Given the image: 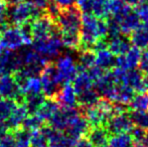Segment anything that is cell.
Returning <instances> with one entry per match:
<instances>
[{"label": "cell", "mask_w": 148, "mask_h": 147, "mask_svg": "<svg viewBox=\"0 0 148 147\" xmlns=\"http://www.w3.org/2000/svg\"><path fill=\"white\" fill-rule=\"evenodd\" d=\"M15 147H30L31 132L24 128L20 127L19 129L15 130L13 133Z\"/></svg>", "instance_id": "1f68e13d"}, {"label": "cell", "mask_w": 148, "mask_h": 147, "mask_svg": "<svg viewBox=\"0 0 148 147\" xmlns=\"http://www.w3.org/2000/svg\"><path fill=\"white\" fill-rule=\"evenodd\" d=\"M16 106L17 103L14 100L0 98V122L6 121Z\"/></svg>", "instance_id": "d6a6232c"}, {"label": "cell", "mask_w": 148, "mask_h": 147, "mask_svg": "<svg viewBox=\"0 0 148 147\" xmlns=\"http://www.w3.org/2000/svg\"><path fill=\"white\" fill-rule=\"evenodd\" d=\"M86 138L94 147H105L109 141L110 134L105 126H95L90 127Z\"/></svg>", "instance_id": "2e32d148"}, {"label": "cell", "mask_w": 148, "mask_h": 147, "mask_svg": "<svg viewBox=\"0 0 148 147\" xmlns=\"http://www.w3.org/2000/svg\"><path fill=\"white\" fill-rule=\"evenodd\" d=\"M28 110L27 107L25 106L24 103L22 104H17V106L15 107V109L11 113V115L9 116L7 120H6V126L8 129L15 131V130L19 129L21 127L22 123L25 120V118L28 116Z\"/></svg>", "instance_id": "e0dca14e"}, {"label": "cell", "mask_w": 148, "mask_h": 147, "mask_svg": "<svg viewBox=\"0 0 148 147\" xmlns=\"http://www.w3.org/2000/svg\"><path fill=\"white\" fill-rule=\"evenodd\" d=\"M0 97L14 100L17 104L24 103V96L12 74L0 75Z\"/></svg>", "instance_id": "52a82bcc"}, {"label": "cell", "mask_w": 148, "mask_h": 147, "mask_svg": "<svg viewBox=\"0 0 148 147\" xmlns=\"http://www.w3.org/2000/svg\"><path fill=\"white\" fill-rule=\"evenodd\" d=\"M135 96V91L132 88L125 84H118L117 90H116L115 99L114 102L119 103V104L127 105L131 102Z\"/></svg>", "instance_id": "d4e9b609"}, {"label": "cell", "mask_w": 148, "mask_h": 147, "mask_svg": "<svg viewBox=\"0 0 148 147\" xmlns=\"http://www.w3.org/2000/svg\"><path fill=\"white\" fill-rule=\"evenodd\" d=\"M7 130H8V128H7V126H6V124L4 123V122H0V139L7 133Z\"/></svg>", "instance_id": "bcb514c9"}, {"label": "cell", "mask_w": 148, "mask_h": 147, "mask_svg": "<svg viewBox=\"0 0 148 147\" xmlns=\"http://www.w3.org/2000/svg\"><path fill=\"white\" fill-rule=\"evenodd\" d=\"M105 147H133V139L128 133L112 135Z\"/></svg>", "instance_id": "4316f807"}, {"label": "cell", "mask_w": 148, "mask_h": 147, "mask_svg": "<svg viewBox=\"0 0 148 147\" xmlns=\"http://www.w3.org/2000/svg\"><path fill=\"white\" fill-rule=\"evenodd\" d=\"M77 6L81 12L86 13V12H91L92 10V0H76Z\"/></svg>", "instance_id": "b9f144b4"}, {"label": "cell", "mask_w": 148, "mask_h": 147, "mask_svg": "<svg viewBox=\"0 0 148 147\" xmlns=\"http://www.w3.org/2000/svg\"><path fill=\"white\" fill-rule=\"evenodd\" d=\"M55 66L62 81V84H68L73 82V80L79 73L78 65L75 62L74 57L70 55H64L58 57Z\"/></svg>", "instance_id": "9c48e42d"}, {"label": "cell", "mask_w": 148, "mask_h": 147, "mask_svg": "<svg viewBox=\"0 0 148 147\" xmlns=\"http://www.w3.org/2000/svg\"><path fill=\"white\" fill-rule=\"evenodd\" d=\"M8 20V5L5 0H0V26L7 25Z\"/></svg>", "instance_id": "f35d334b"}, {"label": "cell", "mask_w": 148, "mask_h": 147, "mask_svg": "<svg viewBox=\"0 0 148 147\" xmlns=\"http://www.w3.org/2000/svg\"><path fill=\"white\" fill-rule=\"evenodd\" d=\"M108 41V49L116 57L123 55L132 47L130 37L125 34H120L118 36L112 37L107 39Z\"/></svg>", "instance_id": "5bb4252c"}, {"label": "cell", "mask_w": 148, "mask_h": 147, "mask_svg": "<svg viewBox=\"0 0 148 147\" xmlns=\"http://www.w3.org/2000/svg\"><path fill=\"white\" fill-rule=\"evenodd\" d=\"M139 70L142 72L143 74L148 73V47L144 49L142 53H141V59L140 63H139Z\"/></svg>", "instance_id": "60d3db41"}, {"label": "cell", "mask_w": 148, "mask_h": 147, "mask_svg": "<svg viewBox=\"0 0 148 147\" xmlns=\"http://www.w3.org/2000/svg\"><path fill=\"white\" fill-rule=\"evenodd\" d=\"M100 100V95L95 90V88L90 89L88 91L81 93L78 95V105L82 108H88V107L95 106Z\"/></svg>", "instance_id": "484cf974"}, {"label": "cell", "mask_w": 148, "mask_h": 147, "mask_svg": "<svg viewBox=\"0 0 148 147\" xmlns=\"http://www.w3.org/2000/svg\"><path fill=\"white\" fill-rule=\"evenodd\" d=\"M129 110L148 111V93H140L134 96L129 103Z\"/></svg>", "instance_id": "4dcf8cb0"}, {"label": "cell", "mask_w": 148, "mask_h": 147, "mask_svg": "<svg viewBox=\"0 0 148 147\" xmlns=\"http://www.w3.org/2000/svg\"><path fill=\"white\" fill-rule=\"evenodd\" d=\"M144 78H145V82H146V84L148 86V73H146V75L144 76Z\"/></svg>", "instance_id": "c3c4849f"}, {"label": "cell", "mask_w": 148, "mask_h": 147, "mask_svg": "<svg viewBox=\"0 0 148 147\" xmlns=\"http://www.w3.org/2000/svg\"><path fill=\"white\" fill-rule=\"evenodd\" d=\"M45 95L42 93L34 95H28L24 97V104L27 107V110L29 114H35V112L38 110V108L45 102Z\"/></svg>", "instance_id": "f1b7e54d"}, {"label": "cell", "mask_w": 148, "mask_h": 147, "mask_svg": "<svg viewBox=\"0 0 148 147\" xmlns=\"http://www.w3.org/2000/svg\"><path fill=\"white\" fill-rule=\"evenodd\" d=\"M56 34H60L59 27L55 19L47 14H43L31 21V34L33 40L47 38Z\"/></svg>", "instance_id": "8992f818"}, {"label": "cell", "mask_w": 148, "mask_h": 147, "mask_svg": "<svg viewBox=\"0 0 148 147\" xmlns=\"http://www.w3.org/2000/svg\"><path fill=\"white\" fill-rule=\"evenodd\" d=\"M131 42L139 49H145L148 47V23H141L132 34H130Z\"/></svg>", "instance_id": "ffe728a7"}, {"label": "cell", "mask_w": 148, "mask_h": 147, "mask_svg": "<svg viewBox=\"0 0 148 147\" xmlns=\"http://www.w3.org/2000/svg\"><path fill=\"white\" fill-rule=\"evenodd\" d=\"M0 43L3 49L10 51H17L26 45L20 27L18 26H8L6 25L2 29L0 36Z\"/></svg>", "instance_id": "ba28073f"}, {"label": "cell", "mask_w": 148, "mask_h": 147, "mask_svg": "<svg viewBox=\"0 0 148 147\" xmlns=\"http://www.w3.org/2000/svg\"><path fill=\"white\" fill-rule=\"evenodd\" d=\"M62 46L64 44L60 34H53L47 38L32 41V49L47 62L59 57Z\"/></svg>", "instance_id": "277c9868"}, {"label": "cell", "mask_w": 148, "mask_h": 147, "mask_svg": "<svg viewBox=\"0 0 148 147\" xmlns=\"http://www.w3.org/2000/svg\"><path fill=\"white\" fill-rule=\"evenodd\" d=\"M0 147H15L14 141V135L12 133H6L3 137L0 139Z\"/></svg>", "instance_id": "ab89813d"}, {"label": "cell", "mask_w": 148, "mask_h": 147, "mask_svg": "<svg viewBox=\"0 0 148 147\" xmlns=\"http://www.w3.org/2000/svg\"><path fill=\"white\" fill-rule=\"evenodd\" d=\"M20 90L23 96L28 95L40 94L42 93V86H41V81L38 78V76H31L24 79L19 84Z\"/></svg>", "instance_id": "44dd1931"}, {"label": "cell", "mask_w": 148, "mask_h": 147, "mask_svg": "<svg viewBox=\"0 0 148 147\" xmlns=\"http://www.w3.org/2000/svg\"><path fill=\"white\" fill-rule=\"evenodd\" d=\"M141 51L136 46H132L125 55L116 57V67L125 71L136 69L141 59Z\"/></svg>", "instance_id": "4fadbf2b"}, {"label": "cell", "mask_w": 148, "mask_h": 147, "mask_svg": "<svg viewBox=\"0 0 148 147\" xmlns=\"http://www.w3.org/2000/svg\"><path fill=\"white\" fill-rule=\"evenodd\" d=\"M140 24H141L140 18L136 14V12L133 11V10L119 21L121 34H125V36L131 34Z\"/></svg>", "instance_id": "603a6c76"}, {"label": "cell", "mask_w": 148, "mask_h": 147, "mask_svg": "<svg viewBox=\"0 0 148 147\" xmlns=\"http://www.w3.org/2000/svg\"><path fill=\"white\" fill-rule=\"evenodd\" d=\"M23 1L27 2V3L31 4V5L35 6L37 8H40V9H45L49 4V2L51 0H23Z\"/></svg>", "instance_id": "7bdbcfd3"}, {"label": "cell", "mask_w": 148, "mask_h": 147, "mask_svg": "<svg viewBox=\"0 0 148 147\" xmlns=\"http://www.w3.org/2000/svg\"><path fill=\"white\" fill-rule=\"evenodd\" d=\"M31 147H47L49 144L45 133L42 132L41 128L39 130L31 132V140H30Z\"/></svg>", "instance_id": "d590c367"}, {"label": "cell", "mask_w": 148, "mask_h": 147, "mask_svg": "<svg viewBox=\"0 0 148 147\" xmlns=\"http://www.w3.org/2000/svg\"><path fill=\"white\" fill-rule=\"evenodd\" d=\"M146 130L143 128L137 127V126H134L130 131V135L132 137L134 144H142L144 142L145 137H146Z\"/></svg>", "instance_id": "8d00e7d4"}, {"label": "cell", "mask_w": 148, "mask_h": 147, "mask_svg": "<svg viewBox=\"0 0 148 147\" xmlns=\"http://www.w3.org/2000/svg\"><path fill=\"white\" fill-rule=\"evenodd\" d=\"M133 127H134V124L130 118L129 111L126 113L112 116L105 124V128L110 135L127 133V132H130Z\"/></svg>", "instance_id": "8fae6325"}, {"label": "cell", "mask_w": 148, "mask_h": 147, "mask_svg": "<svg viewBox=\"0 0 148 147\" xmlns=\"http://www.w3.org/2000/svg\"><path fill=\"white\" fill-rule=\"evenodd\" d=\"M93 13L98 18H108L109 14V7H108V0H92V10Z\"/></svg>", "instance_id": "f546056e"}, {"label": "cell", "mask_w": 148, "mask_h": 147, "mask_svg": "<svg viewBox=\"0 0 148 147\" xmlns=\"http://www.w3.org/2000/svg\"><path fill=\"white\" fill-rule=\"evenodd\" d=\"M96 55L93 51H81L80 57H79L78 72L87 71L90 68L95 66Z\"/></svg>", "instance_id": "83f0119b"}, {"label": "cell", "mask_w": 148, "mask_h": 147, "mask_svg": "<svg viewBox=\"0 0 148 147\" xmlns=\"http://www.w3.org/2000/svg\"><path fill=\"white\" fill-rule=\"evenodd\" d=\"M60 9H66V8L72 7L76 3V0H53Z\"/></svg>", "instance_id": "ee69618b"}, {"label": "cell", "mask_w": 148, "mask_h": 147, "mask_svg": "<svg viewBox=\"0 0 148 147\" xmlns=\"http://www.w3.org/2000/svg\"><path fill=\"white\" fill-rule=\"evenodd\" d=\"M95 66L103 71H111L116 67V55H113L108 49H104L95 53Z\"/></svg>", "instance_id": "d6986e66"}, {"label": "cell", "mask_w": 148, "mask_h": 147, "mask_svg": "<svg viewBox=\"0 0 148 147\" xmlns=\"http://www.w3.org/2000/svg\"><path fill=\"white\" fill-rule=\"evenodd\" d=\"M42 9L31 5L27 2H19L15 5L8 6V20L12 24L18 26L30 22L43 15Z\"/></svg>", "instance_id": "3957f363"}, {"label": "cell", "mask_w": 148, "mask_h": 147, "mask_svg": "<svg viewBox=\"0 0 148 147\" xmlns=\"http://www.w3.org/2000/svg\"><path fill=\"white\" fill-rule=\"evenodd\" d=\"M47 147H66V146H64L60 143H53V144H49V145H47Z\"/></svg>", "instance_id": "7dc6e473"}, {"label": "cell", "mask_w": 148, "mask_h": 147, "mask_svg": "<svg viewBox=\"0 0 148 147\" xmlns=\"http://www.w3.org/2000/svg\"><path fill=\"white\" fill-rule=\"evenodd\" d=\"M101 38L99 32V18L91 12L82 14L81 26V43L79 51H93V46Z\"/></svg>", "instance_id": "7a4b0ae2"}, {"label": "cell", "mask_w": 148, "mask_h": 147, "mask_svg": "<svg viewBox=\"0 0 148 147\" xmlns=\"http://www.w3.org/2000/svg\"><path fill=\"white\" fill-rule=\"evenodd\" d=\"M73 87H74L77 95H79L81 93L85 92V91L93 89L94 82L90 78L88 72L82 71V72H79L78 75L76 76V78L73 80Z\"/></svg>", "instance_id": "cb8c5ba5"}, {"label": "cell", "mask_w": 148, "mask_h": 147, "mask_svg": "<svg viewBox=\"0 0 148 147\" xmlns=\"http://www.w3.org/2000/svg\"><path fill=\"white\" fill-rule=\"evenodd\" d=\"M134 11L139 16L141 21L148 23V2L139 3L138 5H136Z\"/></svg>", "instance_id": "74e56055"}, {"label": "cell", "mask_w": 148, "mask_h": 147, "mask_svg": "<svg viewBox=\"0 0 148 147\" xmlns=\"http://www.w3.org/2000/svg\"><path fill=\"white\" fill-rule=\"evenodd\" d=\"M43 123H45V122H43L36 114H29V115L25 118V120L23 121L21 127L28 130V131L32 132V131H35V130H39L40 128H42Z\"/></svg>", "instance_id": "836d02e7"}, {"label": "cell", "mask_w": 148, "mask_h": 147, "mask_svg": "<svg viewBox=\"0 0 148 147\" xmlns=\"http://www.w3.org/2000/svg\"><path fill=\"white\" fill-rule=\"evenodd\" d=\"M85 111L83 112V115L89 122L90 127L95 126H105L108 122V117L104 114V112L97 106H92L88 108H84Z\"/></svg>", "instance_id": "ac0fdd59"}, {"label": "cell", "mask_w": 148, "mask_h": 147, "mask_svg": "<svg viewBox=\"0 0 148 147\" xmlns=\"http://www.w3.org/2000/svg\"><path fill=\"white\" fill-rule=\"evenodd\" d=\"M89 129H90L89 122L87 121V119L82 114L78 118H76L74 120V122L66 128V134L68 136H70V137H72L73 139H75L76 141H78L81 138H83V136L87 135Z\"/></svg>", "instance_id": "9a60e30c"}, {"label": "cell", "mask_w": 148, "mask_h": 147, "mask_svg": "<svg viewBox=\"0 0 148 147\" xmlns=\"http://www.w3.org/2000/svg\"><path fill=\"white\" fill-rule=\"evenodd\" d=\"M73 147H94V146L92 145V143L87 138H81L80 140H78L75 143V145Z\"/></svg>", "instance_id": "f6af8a7d"}, {"label": "cell", "mask_w": 148, "mask_h": 147, "mask_svg": "<svg viewBox=\"0 0 148 147\" xmlns=\"http://www.w3.org/2000/svg\"><path fill=\"white\" fill-rule=\"evenodd\" d=\"M60 105L55 99H49L45 100V102L41 104L38 110L35 112L37 116L42 120L43 122H49V120L53 118V116L59 111Z\"/></svg>", "instance_id": "7402d4cb"}, {"label": "cell", "mask_w": 148, "mask_h": 147, "mask_svg": "<svg viewBox=\"0 0 148 147\" xmlns=\"http://www.w3.org/2000/svg\"><path fill=\"white\" fill-rule=\"evenodd\" d=\"M39 76L42 86V94L47 98L55 99L62 86V81L57 72L55 64L47 63Z\"/></svg>", "instance_id": "5b68a950"}, {"label": "cell", "mask_w": 148, "mask_h": 147, "mask_svg": "<svg viewBox=\"0 0 148 147\" xmlns=\"http://www.w3.org/2000/svg\"><path fill=\"white\" fill-rule=\"evenodd\" d=\"M55 100L62 108H76L78 105V95L73 85L70 83L64 84L56 95Z\"/></svg>", "instance_id": "7c38bea8"}, {"label": "cell", "mask_w": 148, "mask_h": 147, "mask_svg": "<svg viewBox=\"0 0 148 147\" xmlns=\"http://www.w3.org/2000/svg\"><path fill=\"white\" fill-rule=\"evenodd\" d=\"M56 23L60 30L64 46L70 49H79L81 43V26H82V12L78 6L60 9Z\"/></svg>", "instance_id": "6da1fadb"}, {"label": "cell", "mask_w": 148, "mask_h": 147, "mask_svg": "<svg viewBox=\"0 0 148 147\" xmlns=\"http://www.w3.org/2000/svg\"><path fill=\"white\" fill-rule=\"evenodd\" d=\"M129 114L134 126L148 130V111H132Z\"/></svg>", "instance_id": "e575fe53"}, {"label": "cell", "mask_w": 148, "mask_h": 147, "mask_svg": "<svg viewBox=\"0 0 148 147\" xmlns=\"http://www.w3.org/2000/svg\"><path fill=\"white\" fill-rule=\"evenodd\" d=\"M80 115H82V112L77 108H62V107L49 120V126L59 131H66V128Z\"/></svg>", "instance_id": "30bf717a"}]
</instances>
